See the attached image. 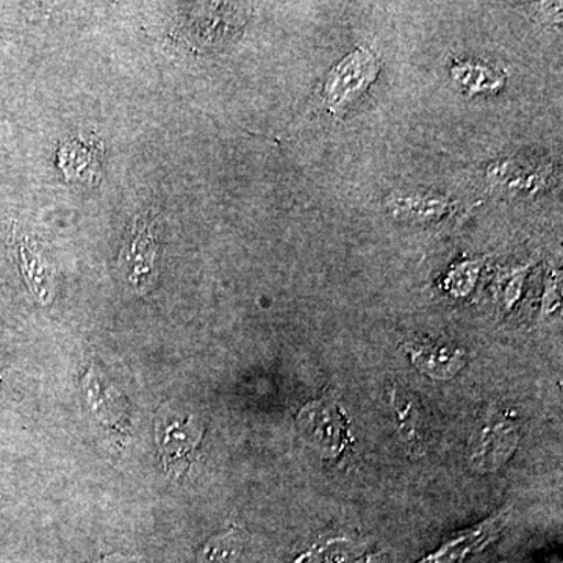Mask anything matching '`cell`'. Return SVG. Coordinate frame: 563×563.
Returning <instances> with one entry per match:
<instances>
[{"label": "cell", "mask_w": 563, "mask_h": 563, "mask_svg": "<svg viewBox=\"0 0 563 563\" xmlns=\"http://www.w3.org/2000/svg\"><path fill=\"white\" fill-rule=\"evenodd\" d=\"M58 162L66 179L90 187L102 176V146L92 141H69L58 152Z\"/></svg>", "instance_id": "9c48e42d"}, {"label": "cell", "mask_w": 563, "mask_h": 563, "mask_svg": "<svg viewBox=\"0 0 563 563\" xmlns=\"http://www.w3.org/2000/svg\"><path fill=\"white\" fill-rule=\"evenodd\" d=\"M410 362L433 380H450L461 373L466 363L465 352L451 344L432 340H413L404 344Z\"/></svg>", "instance_id": "52a82bcc"}, {"label": "cell", "mask_w": 563, "mask_h": 563, "mask_svg": "<svg viewBox=\"0 0 563 563\" xmlns=\"http://www.w3.org/2000/svg\"><path fill=\"white\" fill-rule=\"evenodd\" d=\"M553 169L543 163L503 161L493 163L487 177L493 187L509 195H533L547 188Z\"/></svg>", "instance_id": "ba28073f"}, {"label": "cell", "mask_w": 563, "mask_h": 563, "mask_svg": "<svg viewBox=\"0 0 563 563\" xmlns=\"http://www.w3.org/2000/svg\"><path fill=\"white\" fill-rule=\"evenodd\" d=\"M520 421L510 410L492 409L477 424L470 446V465L492 473L509 461L520 443Z\"/></svg>", "instance_id": "7a4b0ae2"}, {"label": "cell", "mask_w": 563, "mask_h": 563, "mask_svg": "<svg viewBox=\"0 0 563 563\" xmlns=\"http://www.w3.org/2000/svg\"><path fill=\"white\" fill-rule=\"evenodd\" d=\"M391 409L396 420V431L407 446L421 453L424 444V426L422 412L417 399L401 384L395 383L391 388Z\"/></svg>", "instance_id": "30bf717a"}, {"label": "cell", "mask_w": 563, "mask_h": 563, "mask_svg": "<svg viewBox=\"0 0 563 563\" xmlns=\"http://www.w3.org/2000/svg\"><path fill=\"white\" fill-rule=\"evenodd\" d=\"M451 77L459 87L472 95H495L506 84V76L501 70L481 62L455 63Z\"/></svg>", "instance_id": "8fae6325"}, {"label": "cell", "mask_w": 563, "mask_h": 563, "mask_svg": "<svg viewBox=\"0 0 563 563\" xmlns=\"http://www.w3.org/2000/svg\"><path fill=\"white\" fill-rule=\"evenodd\" d=\"M365 547L344 536L322 537L309 550L299 555L296 563H347L357 561Z\"/></svg>", "instance_id": "7c38bea8"}, {"label": "cell", "mask_w": 563, "mask_h": 563, "mask_svg": "<svg viewBox=\"0 0 563 563\" xmlns=\"http://www.w3.org/2000/svg\"><path fill=\"white\" fill-rule=\"evenodd\" d=\"M380 73L377 55L366 47L350 52L331 69L322 84V99L335 117H343L352 109Z\"/></svg>", "instance_id": "6da1fadb"}, {"label": "cell", "mask_w": 563, "mask_h": 563, "mask_svg": "<svg viewBox=\"0 0 563 563\" xmlns=\"http://www.w3.org/2000/svg\"><path fill=\"white\" fill-rule=\"evenodd\" d=\"M296 428L303 442L309 443L321 457H342L350 448V421L342 407L332 399L306 404L296 417Z\"/></svg>", "instance_id": "3957f363"}, {"label": "cell", "mask_w": 563, "mask_h": 563, "mask_svg": "<svg viewBox=\"0 0 563 563\" xmlns=\"http://www.w3.org/2000/svg\"><path fill=\"white\" fill-rule=\"evenodd\" d=\"M481 265L483 261H468L459 263L455 268L451 269L444 279V288L453 292L455 296H465L466 292L473 290L479 277Z\"/></svg>", "instance_id": "5bb4252c"}, {"label": "cell", "mask_w": 563, "mask_h": 563, "mask_svg": "<svg viewBox=\"0 0 563 563\" xmlns=\"http://www.w3.org/2000/svg\"><path fill=\"white\" fill-rule=\"evenodd\" d=\"M507 520H509L507 510L493 515V517L484 520L483 523L455 533L435 553L429 554L428 558L422 559L418 563H461L468 555L477 553V551L487 547L488 543H492L498 537V533L503 531Z\"/></svg>", "instance_id": "5b68a950"}, {"label": "cell", "mask_w": 563, "mask_h": 563, "mask_svg": "<svg viewBox=\"0 0 563 563\" xmlns=\"http://www.w3.org/2000/svg\"><path fill=\"white\" fill-rule=\"evenodd\" d=\"M385 206L396 221L432 224L451 217L457 203L435 192H393Z\"/></svg>", "instance_id": "8992f818"}, {"label": "cell", "mask_w": 563, "mask_h": 563, "mask_svg": "<svg viewBox=\"0 0 563 563\" xmlns=\"http://www.w3.org/2000/svg\"><path fill=\"white\" fill-rule=\"evenodd\" d=\"M243 533L231 529L203 544L198 554V563H236L243 553Z\"/></svg>", "instance_id": "4fadbf2b"}, {"label": "cell", "mask_w": 563, "mask_h": 563, "mask_svg": "<svg viewBox=\"0 0 563 563\" xmlns=\"http://www.w3.org/2000/svg\"><path fill=\"white\" fill-rule=\"evenodd\" d=\"M158 247L154 232L146 222L139 224L131 242L120 257V272L136 292L150 291L158 277Z\"/></svg>", "instance_id": "277c9868"}]
</instances>
